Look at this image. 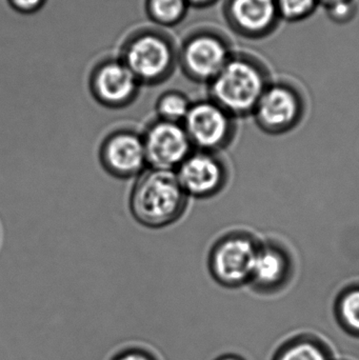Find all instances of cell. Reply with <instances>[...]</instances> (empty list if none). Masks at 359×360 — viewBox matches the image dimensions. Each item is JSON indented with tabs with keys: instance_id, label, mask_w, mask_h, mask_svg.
I'll return each instance as SVG.
<instances>
[{
	"instance_id": "21",
	"label": "cell",
	"mask_w": 359,
	"mask_h": 360,
	"mask_svg": "<svg viewBox=\"0 0 359 360\" xmlns=\"http://www.w3.org/2000/svg\"><path fill=\"white\" fill-rule=\"evenodd\" d=\"M8 6L20 14H33L46 4V0H6Z\"/></svg>"
},
{
	"instance_id": "11",
	"label": "cell",
	"mask_w": 359,
	"mask_h": 360,
	"mask_svg": "<svg viewBox=\"0 0 359 360\" xmlns=\"http://www.w3.org/2000/svg\"><path fill=\"white\" fill-rule=\"evenodd\" d=\"M175 173L189 198L214 196L225 184V166L213 152L194 150Z\"/></svg>"
},
{
	"instance_id": "23",
	"label": "cell",
	"mask_w": 359,
	"mask_h": 360,
	"mask_svg": "<svg viewBox=\"0 0 359 360\" xmlns=\"http://www.w3.org/2000/svg\"><path fill=\"white\" fill-rule=\"evenodd\" d=\"M320 6H324L325 8L327 6H332V4H337V2L345 1V0H318Z\"/></svg>"
},
{
	"instance_id": "14",
	"label": "cell",
	"mask_w": 359,
	"mask_h": 360,
	"mask_svg": "<svg viewBox=\"0 0 359 360\" xmlns=\"http://www.w3.org/2000/svg\"><path fill=\"white\" fill-rule=\"evenodd\" d=\"M189 8L187 0H145L148 16L160 27L178 25Z\"/></svg>"
},
{
	"instance_id": "19",
	"label": "cell",
	"mask_w": 359,
	"mask_h": 360,
	"mask_svg": "<svg viewBox=\"0 0 359 360\" xmlns=\"http://www.w3.org/2000/svg\"><path fill=\"white\" fill-rule=\"evenodd\" d=\"M109 360H160L151 349L141 345H126L116 350Z\"/></svg>"
},
{
	"instance_id": "15",
	"label": "cell",
	"mask_w": 359,
	"mask_h": 360,
	"mask_svg": "<svg viewBox=\"0 0 359 360\" xmlns=\"http://www.w3.org/2000/svg\"><path fill=\"white\" fill-rule=\"evenodd\" d=\"M191 105V101L183 92L167 91L156 101V114L158 120L183 124Z\"/></svg>"
},
{
	"instance_id": "13",
	"label": "cell",
	"mask_w": 359,
	"mask_h": 360,
	"mask_svg": "<svg viewBox=\"0 0 359 360\" xmlns=\"http://www.w3.org/2000/svg\"><path fill=\"white\" fill-rule=\"evenodd\" d=\"M288 270L284 254L275 248H261L257 252L251 279L261 287L271 288L282 283Z\"/></svg>"
},
{
	"instance_id": "24",
	"label": "cell",
	"mask_w": 359,
	"mask_h": 360,
	"mask_svg": "<svg viewBox=\"0 0 359 360\" xmlns=\"http://www.w3.org/2000/svg\"><path fill=\"white\" fill-rule=\"evenodd\" d=\"M216 360H242L238 359V357L233 356V355H226V356L219 357Z\"/></svg>"
},
{
	"instance_id": "17",
	"label": "cell",
	"mask_w": 359,
	"mask_h": 360,
	"mask_svg": "<svg viewBox=\"0 0 359 360\" xmlns=\"http://www.w3.org/2000/svg\"><path fill=\"white\" fill-rule=\"evenodd\" d=\"M339 314L344 325L354 333H359V289L344 294L339 302Z\"/></svg>"
},
{
	"instance_id": "20",
	"label": "cell",
	"mask_w": 359,
	"mask_h": 360,
	"mask_svg": "<svg viewBox=\"0 0 359 360\" xmlns=\"http://www.w3.org/2000/svg\"><path fill=\"white\" fill-rule=\"evenodd\" d=\"M328 16L334 22L343 23L349 22L355 17L358 13V1L356 0H345V1L337 2L332 6H327Z\"/></svg>"
},
{
	"instance_id": "8",
	"label": "cell",
	"mask_w": 359,
	"mask_h": 360,
	"mask_svg": "<svg viewBox=\"0 0 359 360\" xmlns=\"http://www.w3.org/2000/svg\"><path fill=\"white\" fill-rule=\"evenodd\" d=\"M231 116L212 99L192 103L183 126L194 149L214 153L225 147L233 132Z\"/></svg>"
},
{
	"instance_id": "12",
	"label": "cell",
	"mask_w": 359,
	"mask_h": 360,
	"mask_svg": "<svg viewBox=\"0 0 359 360\" xmlns=\"http://www.w3.org/2000/svg\"><path fill=\"white\" fill-rule=\"evenodd\" d=\"M301 109V97L292 86L270 82L254 112L263 128L278 132L292 128L299 122Z\"/></svg>"
},
{
	"instance_id": "7",
	"label": "cell",
	"mask_w": 359,
	"mask_h": 360,
	"mask_svg": "<svg viewBox=\"0 0 359 360\" xmlns=\"http://www.w3.org/2000/svg\"><path fill=\"white\" fill-rule=\"evenodd\" d=\"M89 86L91 94L99 105L116 110L134 103L141 84L118 57L105 59L95 65Z\"/></svg>"
},
{
	"instance_id": "1",
	"label": "cell",
	"mask_w": 359,
	"mask_h": 360,
	"mask_svg": "<svg viewBox=\"0 0 359 360\" xmlns=\"http://www.w3.org/2000/svg\"><path fill=\"white\" fill-rule=\"evenodd\" d=\"M188 203L176 173L150 168L137 177L129 197L133 218L149 229L172 226L183 217Z\"/></svg>"
},
{
	"instance_id": "10",
	"label": "cell",
	"mask_w": 359,
	"mask_h": 360,
	"mask_svg": "<svg viewBox=\"0 0 359 360\" xmlns=\"http://www.w3.org/2000/svg\"><path fill=\"white\" fill-rule=\"evenodd\" d=\"M223 15L232 31L248 39L271 35L280 21L275 0H226Z\"/></svg>"
},
{
	"instance_id": "4",
	"label": "cell",
	"mask_w": 359,
	"mask_h": 360,
	"mask_svg": "<svg viewBox=\"0 0 359 360\" xmlns=\"http://www.w3.org/2000/svg\"><path fill=\"white\" fill-rule=\"evenodd\" d=\"M233 54L229 40L223 34L202 29L185 38L178 52V63L190 79L210 84Z\"/></svg>"
},
{
	"instance_id": "5",
	"label": "cell",
	"mask_w": 359,
	"mask_h": 360,
	"mask_svg": "<svg viewBox=\"0 0 359 360\" xmlns=\"http://www.w3.org/2000/svg\"><path fill=\"white\" fill-rule=\"evenodd\" d=\"M141 135L150 169L175 172L195 150L183 124L156 118Z\"/></svg>"
},
{
	"instance_id": "22",
	"label": "cell",
	"mask_w": 359,
	"mask_h": 360,
	"mask_svg": "<svg viewBox=\"0 0 359 360\" xmlns=\"http://www.w3.org/2000/svg\"><path fill=\"white\" fill-rule=\"evenodd\" d=\"M217 1L218 0H187L190 8L191 6H194V8H208V6L216 4Z\"/></svg>"
},
{
	"instance_id": "3",
	"label": "cell",
	"mask_w": 359,
	"mask_h": 360,
	"mask_svg": "<svg viewBox=\"0 0 359 360\" xmlns=\"http://www.w3.org/2000/svg\"><path fill=\"white\" fill-rule=\"evenodd\" d=\"M119 58L141 86H155L172 75L178 63V53L166 34L143 29L135 32L126 40Z\"/></svg>"
},
{
	"instance_id": "6",
	"label": "cell",
	"mask_w": 359,
	"mask_h": 360,
	"mask_svg": "<svg viewBox=\"0 0 359 360\" xmlns=\"http://www.w3.org/2000/svg\"><path fill=\"white\" fill-rule=\"evenodd\" d=\"M98 155L103 170L115 179H137L148 169L143 135L131 129L110 132L101 141Z\"/></svg>"
},
{
	"instance_id": "9",
	"label": "cell",
	"mask_w": 359,
	"mask_h": 360,
	"mask_svg": "<svg viewBox=\"0 0 359 360\" xmlns=\"http://www.w3.org/2000/svg\"><path fill=\"white\" fill-rule=\"evenodd\" d=\"M259 248L249 237L230 235L219 240L211 251L209 268L217 283L236 287L252 276Z\"/></svg>"
},
{
	"instance_id": "16",
	"label": "cell",
	"mask_w": 359,
	"mask_h": 360,
	"mask_svg": "<svg viewBox=\"0 0 359 360\" xmlns=\"http://www.w3.org/2000/svg\"><path fill=\"white\" fill-rule=\"evenodd\" d=\"M280 20L299 22L311 17L320 6L318 0H275Z\"/></svg>"
},
{
	"instance_id": "18",
	"label": "cell",
	"mask_w": 359,
	"mask_h": 360,
	"mask_svg": "<svg viewBox=\"0 0 359 360\" xmlns=\"http://www.w3.org/2000/svg\"><path fill=\"white\" fill-rule=\"evenodd\" d=\"M278 360H329L326 353L318 345L310 342L291 345Z\"/></svg>"
},
{
	"instance_id": "2",
	"label": "cell",
	"mask_w": 359,
	"mask_h": 360,
	"mask_svg": "<svg viewBox=\"0 0 359 360\" xmlns=\"http://www.w3.org/2000/svg\"><path fill=\"white\" fill-rule=\"evenodd\" d=\"M269 84L267 70L256 57L234 53L209 86L213 101L230 115H244L254 112Z\"/></svg>"
}]
</instances>
